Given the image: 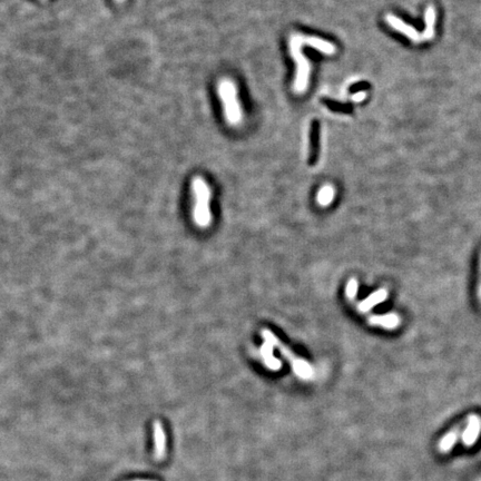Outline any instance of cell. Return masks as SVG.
Returning a JSON list of instances; mask_svg holds the SVG:
<instances>
[{"instance_id": "obj_14", "label": "cell", "mask_w": 481, "mask_h": 481, "mask_svg": "<svg viewBox=\"0 0 481 481\" xmlns=\"http://www.w3.org/2000/svg\"><path fill=\"white\" fill-rule=\"evenodd\" d=\"M459 435H460V432H459V430H456V431L453 430V431L449 432L448 435H446L444 438H442L441 441H440V444H439V450H440V452H442V453L449 452V451L453 448L454 444H456V442H457L458 438H459Z\"/></svg>"}, {"instance_id": "obj_10", "label": "cell", "mask_w": 481, "mask_h": 481, "mask_svg": "<svg viewBox=\"0 0 481 481\" xmlns=\"http://www.w3.org/2000/svg\"><path fill=\"white\" fill-rule=\"evenodd\" d=\"M273 350H274V346L264 341V343L262 344L260 349V353L262 359L264 361L266 368H269L270 370L272 371H278L282 368V362L274 356Z\"/></svg>"}, {"instance_id": "obj_7", "label": "cell", "mask_w": 481, "mask_h": 481, "mask_svg": "<svg viewBox=\"0 0 481 481\" xmlns=\"http://www.w3.org/2000/svg\"><path fill=\"white\" fill-rule=\"evenodd\" d=\"M154 454L156 460H163L166 454V435L161 421L154 422Z\"/></svg>"}, {"instance_id": "obj_16", "label": "cell", "mask_w": 481, "mask_h": 481, "mask_svg": "<svg viewBox=\"0 0 481 481\" xmlns=\"http://www.w3.org/2000/svg\"><path fill=\"white\" fill-rule=\"evenodd\" d=\"M359 290V282L355 280V278H351V280L346 283L345 287V295L346 298L353 301L356 298V294H358Z\"/></svg>"}, {"instance_id": "obj_18", "label": "cell", "mask_w": 481, "mask_h": 481, "mask_svg": "<svg viewBox=\"0 0 481 481\" xmlns=\"http://www.w3.org/2000/svg\"><path fill=\"white\" fill-rule=\"evenodd\" d=\"M135 481H152V480H135Z\"/></svg>"}, {"instance_id": "obj_5", "label": "cell", "mask_w": 481, "mask_h": 481, "mask_svg": "<svg viewBox=\"0 0 481 481\" xmlns=\"http://www.w3.org/2000/svg\"><path fill=\"white\" fill-rule=\"evenodd\" d=\"M386 23L390 25V27H392L394 30L401 33L405 35L407 38H409L411 41L415 42V44H419V42L427 41V38L424 36V34H419L416 30L412 27V26L406 24L405 21L401 20L400 18H398L397 16L394 15H386Z\"/></svg>"}, {"instance_id": "obj_17", "label": "cell", "mask_w": 481, "mask_h": 481, "mask_svg": "<svg viewBox=\"0 0 481 481\" xmlns=\"http://www.w3.org/2000/svg\"><path fill=\"white\" fill-rule=\"evenodd\" d=\"M366 97H367V93L366 92H359L358 94H355V95L352 96V101H354V102H362L363 100H366Z\"/></svg>"}, {"instance_id": "obj_2", "label": "cell", "mask_w": 481, "mask_h": 481, "mask_svg": "<svg viewBox=\"0 0 481 481\" xmlns=\"http://www.w3.org/2000/svg\"><path fill=\"white\" fill-rule=\"evenodd\" d=\"M262 337H263L264 341L272 344L274 347L281 352V354L284 356V358L289 361L292 366L293 371L296 373V376L303 380H310L314 376V370L311 367V364L306 361L304 359H301L300 356L296 355L295 353L291 351L289 346H286L283 344L280 341V339L275 337V334L273 332H271L268 329L262 330Z\"/></svg>"}, {"instance_id": "obj_15", "label": "cell", "mask_w": 481, "mask_h": 481, "mask_svg": "<svg viewBox=\"0 0 481 481\" xmlns=\"http://www.w3.org/2000/svg\"><path fill=\"white\" fill-rule=\"evenodd\" d=\"M310 138H311V148H310V155H311V162L312 160H314V156L316 154V146L317 141H319V126H317L316 122H313L311 126V133H310Z\"/></svg>"}, {"instance_id": "obj_9", "label": "cell", "mask_w": 481, "mask_h": 481, "mask_svg": "<svg viewBox=\"0 0 481 481\" xmlns=\"http://www.w3.org/2000/svg\"><path fill=\"white\" fill-rule=\"evenodd\" d=\"M368 322L373 326H380V328L396 329L400 324V317L396 313H389L384 315H371L368 319Z\"/></svg>"}, {"instance_id": "obj_8", "label": "cell", "mask_w": 481, "mask_h": 481, "mask_svg": "<svg viewBox=\"0 0 481 481\" xmlns=\"http://www.w3.org/2000/svg\"><path fill=\"white\" fill-rule=\"evenodd\" d=\"M386 298H388V291L385 289L378 290L376 292H373L372 294L369 295L367 299L361 301V302L358 304V310L361 313H367L370 311L371 309L377 307L378 304L384 302Z\"/></svg>"}, {"instance_id": "obj_12", "label": "cell", "mask_w": 481, "mask_h": 481, "mask_svg": "<svg viewBox=\"0 0 481 481\" xmlns=\"http://www.w3.org/2000/svg\"><path fill=\"white\" fill-rule=\"evenodd\" d=\"M424 20H426V29H424V36L428 40H431L435 36V25H436V10L432 6L428 7L424 15Z\"/></svg>"}, {"instance_id": "obj_19", "label": "cell", "mask_w": 481, "mask_h": 481, "mask_svg": "<svg viewBox=\"0 0 481 481\" xmlns=\"http://www.w3.org/2000/svg\"><path fill=\"white\" fill-rule=\"evenodd\" d=\"M479 294H480V298H481V286H480V290H479Z\"/></svg>"}, {"instance_id": "obj_1", "label": "cell", "mask_w": 481, "mask_h": 481, "mask_svg": "<svg viewBox=\"0 0 481 481\" xmlns=\"http://www.w3.org/2000/svg\"><path fill=\"white\" fill-rule=\"evenodd\" d=\"M192 190L194 195V207H193V218L197 226L207 227L212 221L209 209L210 191L205 180L197 176L192 180Z\"/></svg>"}, {"instance_id": "obj_6", "label": "cell", "mask_w": 481, "mask_h": 481, "mask_svg": "<svg viewBox=\"0 0 481 481\" xmlns=\"http://www.w3.org/2000/svg\"><path fill=\"white\" fill-rule=\"evenodd\" d=\"M481 432V419L478 415L471 414L468 418V424L466 430L462 432V442L466 447H472L478 440Z\"/></svg>"}, {"instance_id": "obj_13", "label": "cell", "mask_w": 481, "mask_h": 481, "mask_svg": "<svg viewBox=\"0 0 481 481\" xmlns=\"http://www.w3.org/2000/svg\"><path fill=\"white\" fill-rule=\"evenodd\" d=\"M334 196H336V191H334L333 186L324 185L319 192H317L316 202L317 204L325 207V206H329L331 203H332L334 200Z\"/></svg>"}, {"instance_id": "obj_11", "label": "cell", "mask_w": 481, "mask_h": 481, "mask_svg": "<svg viewBox=\"0 0 481 481\" xmlns=\"http://www.w3.org/2000/svg\"><path fill=\"white\" fill-rule=\"evenodd\" d=\"M304 44L325 55H332L336 51V47L331 44V42L317 37H304Z\"/></svg>"}, {"instance_id": "obj_3", "label": "cell", "mask_w": 481, "mask_h": 481, "mask_svg": "<svg viewBox=\"0 0 481 481\" xmlns=\"http://www.w3.org/2000/svg\"><path fill=\"white\" fill-rule=\"evenodd\" d=\"M304 45V36L292 35L290 39V51L292 57L296 62V76L293 88L296 93H304L308 88L309 78H310V64L302 54V46Z\"/></svg>"}, {"instance_id": "obj_4", "label": "cell", "mask_w": 481, "mask_h": 481, "mask_svg": "<svg viewBox=\"0 0 481 481\" xmlns=\"http://www.w3.org/2000/svg\"><path fill=\"white\" fill-rule=\"evenodd\" d=\"M218 95L224 103L225 117L231 125H238L242 120V109L238 101L236 86L230 79H222L218 84Z\"/></svg>"}]
</instances>
